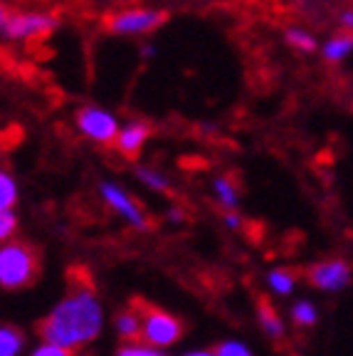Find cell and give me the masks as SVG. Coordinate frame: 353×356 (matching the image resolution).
Listing matches in <instances>:
<instances>
[{
	"label": "cell",
	"mask_w": 353,
	"mask_h": 356,
	"mask_svg": "<svg viewBox=\"0 0 353 356\" xmlns=\"http://www.w3.org/2000/svg\"><path fill=\"white\" fill-rule=\"evenodd\" d=\"M35 329L44 344L62 346L67 351H79L97 339L101 332V305L87 270L74 267L60 305L40 319Z\"/></svg>",
	"instance_id": "cell-1"
},
{
	"label": "cell",
	"mask_w": 353,
	"mask_h": 356,
	"mask_svg": "<svg viewBox=\"0 0 353 356\" xmlns=\"http://www.w3.org/2000/svg\"><path fill=\"white\" fill-rule=\"evenodd\" d=\"M40 255L28 243H8L0 245V287L22 289L38 280Z\"/></svg>",
	"instance_id": "cell-2"
},
{
	"label": "cell",
	"mask_w": 353,
	"mask_h": 356,
	"mask_svg": "<svg viewBox=\"0 0 353 356\" xmlns=\"http://www.w3.org/2000/svg\"><path fill=\"white\" fill-rule=\"evenodd\" d=\"M131 305L141 317V339L149 346H168L183 334L181 319L168 314L166 309L149 305L146 300H133Z\"/></svg>",
	"instance_id": "cell-3"
},
{
	"label": "cell",
	"mask_w": 353,
	"mask_h": 356,
	"mask_svg": "<svg viewBox=\"0 0 353 356\" xmlns=\"http://www.w3.org/2000/svg\"><path fill=\"white\" fill-rule=\"evenodd\" d=\"M57 28H60V17L52 13H10L0 28V35L6 40L30 42V40L50 38Z\"/></svg>",
	"instance_id": "cell-4"
},
{
	"label": "cell",
	"mask_w": 353,
	"mask_h": 356,
	"mask_svg": "<svg viewBox=\"0 0 353 356\" xmlns=\"http://www.w3.org/2000/svg\"><path fill=\"white\" fill-rule=\"evenodd\" d=\"M168 20V13L156 10V8H129L111 15L106 20V30L114 35H124V38H138V35H151L158 28H163V22Z\"/></svg>",
	"instance_id": "cell-5"
},
{
	"label": "cell",
	"mask_w": 353,
	"mask_h": 356,
	"mask_svg": "<svg viewBox=\"0 0 353 356\" xmlns=\"http://www.w3.org/2000/svg\"><path fill=\"white\" fill-rule=\"evenodd\" d=\"M74 124H77L82 136H87L89 141H94V144L99 146H114L116 134H119V119H116V114L99 104H87L82 109H77Z\"/></svg>",
	"instance_id": "cell-6"
},
{
	"label": "cell",
	"mask_w": 353,
	"mask_h": 356,
	"mask_svg": "<svg viewBox=\"0 0 353 356\" xmlns=\"http://www.w3.org/2000/svg\"><path fill=\"white\" fill-rule=\"evenodd\" d=\"M99 193H101V198H104L106 206H109L114 213H119L129 225L141 228V230L149 228V218L144 216V211L138 208V203L124 188H119L116 184H101Z\"/></svg>",
	"instance_id": "cell-7"
},
{
	"label": "cell",
	"mask_w": 353,
	"mask_h": 356,
	"mask_svg": "<svg viewBox=\"0 0 353 356\" xmlns=\"http://www.w3.org/2000/svg\"><path fill=\"white\" fill-rule=\"evenodd\" d=\"M151 136H154V127H151L149 122H144V119H133V122H126L119 127L114 146L124 159L133 161V159L141 156V151L149 144Z\"/></svg>",
	"instance_id": "cell-8"
},
{
	"label": "cell",
	"mask_w": 353,
	"mask_h": 356,
	"mask_svg": "<svg viewBox=\"0 0 353 356\" xmlns=\"http://www.w3.org/2000/svg\"><path fill=\"white\" fill-rule=\"evenodd\" d=\"M306 280H309L311 287L324 289V292H336L343 289L351 280V267L343 260H329L319 262V265H311L306 270Z\"/></svg>",
	"instance_id": "cell-9"
},
{
	"label": "cell",
	"mask_w": 353,
	"mask_h": 356,
	"mask_svg": "<svg viewBox=\"0 0 353 356\" xmlns=\"http://www.w3.org/2000/svg\"><path fill=\"white\" fill-rule=\"evenodd\" d=\"M319 52L326 62L338 65V62H343L353 52V33L343 30V33H338V35H331V38L319 44Z\"/></svg>",
	"instance_id": "cell-10"
},
{
	"label": "cell",
	"mask_w": 353,
	"mask_h": 356,
	"mask_svg": "<svg viewBox=\"0 0 353 356\" xmlns=\"http://www.w3.org/2000/svg\"><path fill=\"white\" fill-rule=\"evenodd\" d=\"M257 319H260L262 329L270 334L272 339H281L284 337V324H281L279 314H277V309L272 307V302L267 297H260V302H257Z\"/></svg>",
	"instance_id": "cell-11"
},
{
	"label": "cell",
	"mask_w": 353,
	"mask_h": 356,
	"mask_svg": "<svg viewBox=\"0 0 353 356\" xmlns=\"http://www.w3.org/2000/svg\"><path fill=\"white\" fill-rule=\"evenodd\" d=\"M284 42L294 50L304 52V55H311V52L319 50V40H316L314 33H309L306 28H299V25H292V28L284 30Z\"/></svg>",
	"instance_id": "cell-12"
},
{
	"label": "cell",
	"mask_w": 353,
	"mask_h": 356,
	"mask_svg": "<svg viewBox=\"0 0 353 356\" xmlns=\"http://www.w3.org/2000/svg\"><path fill=\"white\" fill-rule=\"evenodd\" d=\"M116 332L122 334L126 341H138L141 339V317L133 305H129L124 312L116 314Z\"/></svg>",
	"instance_id": "cell-13"
},
{
	"label": "cell",
	"mask_w": 353,
	"mask_h": 356,
	"mask_svg": "<svg viewBox=\"0 0 353 356\" xmlns=\"http://www.w3.org/2000/svg\"><path fill=\"white\" fill-rule=\"evenodd\" d=\"M22 332L13 324H0V356H17L22 349Z\"/></svg>",
	"instance_id": "cell-14"
},
{
	"label": "cell",
	"mask_w": 353,
	"mask_h": 356,
	"mask_svg": "<svg viewBox=\"0 0 353 356\" xmlns=\"http://www.w3.org/2000/svg\"><path fill=\"white\" fill-rule=\"evenodd\" d=\"M213 191H215L217 195V203H220L225 211H235L240 203V195H238V188H235V184H230V178L220 176L213 181Z\"/></svg>",
	"instance_id": "cell-15"
},
{
	"label": "cell",
	"mask_w": 353,
	"mask_h": 356,
	"mask_svg": "<svg viewBox=\"0 0 353 356\" xmlns=\"http://www.w3.org/2000/svg\"><path fill=\"white\" fill-rule=\"evenodd\" d=\"M17 203V184L15 178L0 168V211H13V206Z\"/></svg>",
	"instance_id": "cell-16"
},
{
	"label": "cell",
	"mask_w": 353,
	"mask_h": 356,
	"mask_svg": "<svg viewBox=\"0 0 353 356\" xmlns=\"http://www.w3.org/2000/svg\"><path fill=\"white\" fill-rule=\"evenodd\" d=\"M270 284L274 292H279V295H289L292 287L297 284V273H294V270H272Z\"/></svg>",
	"instance_id": "cell-17"
},
{
	"label": "cell",
	"mask_w": 353,
	"mask_h": 356,
	"mask_svg": "<svg viewBox=\"0 0 353 356\" xmlns=\"http://www.w3.org/2000/svg\"><path fill=\"white\" fill-rule=\"evenodd\" d=\"M136 176L141 184H146L149 188L154 191H161V193H166L168 191V178L163 173H158L156 168H149V166H138L136 168Z\"/></svg>",
	"instance_id": "cell-18"
},
{
	"label": "cell",
	"mask_w": 353,
	"mask_h": 356,
	"mask_svg": "<svg viewBox=\"0 0 353 356\" xmlns=\"http://www.w3.org/2000/svg\"><path fill=\"white\" fill-rule=\"evenodd\" d=\"M292 319H294V324H299V327H311V324H316V309L309 305V302H299V305L292 309Z\"/></svg>",
	"instance_id": "cell-19"
},
{
	"label": "cell",
	"mask_w": 353,
	"mask_h": 356,
	"mask_svg": "<svg viewBox=\"0 0 353 356\" xmlns=\"http://www.w3.org/2000/svg\"><path fill=\"white\" fill-rule=\"evenodd\" d=\"M17 228V218L13 211H0V243H6L15 235Z\"/></svg>",
	"instance_id": "cell-20"
},
{
	"label": "cell",
	"mask_w": 353,
	"mask_h": 356,
	"mask_svg": "<svg viewBox=\"0 0 353 356\" xmlns=\"http://www.w3.org/2000/svg\"><path fill=\"white\" fill-rule=\"evenodd\" d=\"M215 354L217 356H249V351L245 349L240 341H222L215 349Z\"/></svg>",
	"instance_id": "cell-21"
},
{
	"label": "cell",
	"mask_w": 353,
	"mask_h": 356,
	"mask_svg": "<svg viewBox=\"0 0 353 356\" xmlns=\"http://www.w3.org/2000/svg\"><path fill=\"white\" fill-rule=\"evenodd\" d=\"M116 356H163V354H158V351L151 349V346H133V344H129V346H122V349L116 351Z\"/></svg>",
	"instance_id": "cell-22"
},
{
	"label": "cell",
	"mask_w": 353,
	"mask_h": 356,
	"mask_svg": "<svg viewBox=\"0 0 353 356\" xmlns=\"http://www.w3.org/2000/svg\"><path fill=\"white\" fill-rule=\"evenodd\" d=\"M33 356H72V351H67V349L55 346V344H44V346H40Z\"/></svg>",
	"instance_id": "cell-23"
},
{
	"label": "cell",
	"mask_w": 353,
	"mask_h": 356,
	"mask_svg": "<svg viewBox=\"0 0 353 356\" xmlns=\"http://www.w3.org/2000/svg\"><path fill=\"white\" fill-rule=\"evenodd\" d=\"M338 25L348 33H353V8H346V10L338 13Z\"/></svg>",
	"instance_id": "cell-24"
},
{
	"label": "cell",
	"mask_w": 353,
	"mask_h": 356,
	"mask_svg": "<svg viewBox=\"0 0 353 356\" xmlns=\"http://www.w3.org/2000/svg\"><path fill=\"white\" fill-rule=\"evenodd\" d=\"M138 55H141V60H154L156 57V47L154 44H141V50H138Z\"/></svg>",
	"instance_id": "cell-25"
},
{
	"label": "cell",
	"mask_w": 353,
	"mask_h": 356,
	"mask_svg": "<svg viewBox=\"0 0 353 356\" xmlns=\"http://www.w3.org/2000/svg\"><path fill=\"white\" fill-rule=\"evenodd\" d=\"M225 222L230 225V228H240V222H243V220H240V216L235 211H227L225 213Z\"/></svg>",
	"instance_id": "cell-26"
},
{
	"label": "cell",
	"mask_w": 353,
	"mask_h": 356,
	"mask_svg": "<svg viewBox=\"0 0 353 356\" xmlns=\"http://www.w3.org/2000/svg\"><path fill=\"white\" fill-rule=\"evenodd\" d=\"M166 218L171 222H181L183 220V211H181V208H171V211L166 213Z\"/></svg>",
	"instance_id": "cell-27"
},
{
	"label": "cell",
	"mask_w": 353,
	"mask_h": 356,
	"mask_svg": "<svg viewBox=\"0 0 353 356\" xmlns=\"http://www.w3.org/2000/svg\"><path fill=\"white\" fill-rule=\"evenodd\" d=\"M186 356H217V354H215V349H213V351L203 349V351H190V354H186Z\"/></svg>",
	"instance_id": "cell-28"
},
{
	"label": "cell",
	"mask_w": 353,
	"mask_h": 356,
	"mask_svg": "<svg viewBox=\"0 0 353 356\" xmlns=\"http://www.w3.org/2000/svg\"><path fill=\"white\" fill-rule=\"evenodd\" d=\"M8 15H10V10H8V8L3 6V3H0V28H3V22L8 20Z\"/></svg>",
	"instance_id": "cell-29"
}]
</instances>
